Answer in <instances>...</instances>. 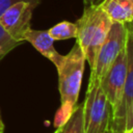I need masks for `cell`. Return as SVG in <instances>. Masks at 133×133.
<instances>
[{"label": "cell", "mask_w": 133, "mask_h": 133, "mask_svg": "<svg viewBox=\"0 0 133 133\" xmlns=\"http://www.w3.org/2000/svg\"><path fill=\"white\" fill-rule=\"evenodd\" d=\"M100 5L112 23L127 24L133 21V3L130 0H102Z\"/></svg>", "instance_id": "cell-10"}, {"label": "cell", "mask_w": 133, "mask_h": 133, "mask_svg": "<svg viewBox=\"0 0 133 133\" xmlns=\"http://www.w3.org/2000/svg\"><path fill=\"white\" fill-rule=\"evenodd\" d=\"M133 127V102L130 106V109H129V113H128V116H127V123H126V132L130 131Z\"/></svg>", "instance_id": "cell-15"}, {"label": "cell", "mask_w": 133, "mask_h": 133, "mask_svg": "<svg viewBox=\"0 0 133 133\" xmlns=\"http://www.w3.org/2000/svg\"><path fill=\"white\" fill-rule=\"evenodd\" d=\"M128 132H129V133H133V127H132V129H131L130 131H128Z\"/></svg>", "instance_id": "cell-21"}, {"label": "cell", "mask_w": 133, "mask_h": 133, "mask_svg": "<svg viewBox=\"0 0 133 133\" xmlns=\"http://www.w3.org/2000/svg\"><path fill=\"white\" fill-rule=\"evenodd\" d=\"M112 108L100 86V80L89 76L83 102L84 133H104L110 129Z\"/></svg>", "instance_id": "cell-2"}, {"label": "cell", "mask_w": 133, "mask_h": 133, "mask_svg": "<svg viewBox=\"0 0 133 133\" xmlns=\"http://www.w3.org/2000/svg\"><path fill=\"white\" fill-rule=\"evenodd\" d=\"M104 133H111V131H110V129H108V130H106Z\"/></svg>", "instance_id": "cell-20"}, {"label": "cell", "mask_w": 133, "mask_h": 133, "mask_svg": "<svg viewBox=\"0 0 133 133\" xmlns=\"http://www.w3.org/2000/svg\"><path fill=\"white\" fill-rule=\"evenodd\" d=\"M127 73V53L126 47L121 51L109 70L100 80V86L105 94L112 108V113L116 110L124 90Z\"/></svg>", "instance_id": "cell-5"}, {"label": "cell", "mask_w": 133, "mask_h": 133, "mask_svg": "<svg viewBox=\"0 0 133 133\" xmlns=\"http://www.w3.org/2000/svg\"><path fill=\"white\" fill-rule=\"evenodd\" d=\"M128 36V29L125 24L112 23L107 36L102 44L97 58L94 70L89 76L96 77L99 80L106 74L113 61L116 59L121 51L126 47Z\"/></svg>", "instance_id": "cell-3"}, {"label": "cell", "mask_w": 133, "mask_h": 133, "mask_svg": "<svg viewBox=\"0 0 133 133\" xmlns=\"http://www.w3.org/2000/svg\"><path fill=\"white\" fill-rule=\"evenodd\" d=\"M18 1H27V2H30V3L34 4L35 6H37L42 0H0V16L5 11L6 8H8L10 5H12L14 3H16Z\"/></svg>", "instance_id": "cell-14"}, {"label": "cell", "mask_w": 133, "mask_h": 133, "mask_svg": "<svg viewBox=\"0 0 133 133\" xmlns=\"http://www.w3.org/2000/svg\"><path fill=\"white\" fill-rule=\"evenodd\" d=\"M23 41L30 43L43 56L48 58L57 68L61 62L63 55L59 54L54 48V39L50 36L48 30H35L31 27L23 35Z\"/></svg>", "instance_id": "cell-8"}, {"label": "cell", "mask_w": 133, "mask_h": 133, "mask_svg": "<svg viewBox=\"0 0 133 133\" xmlns=\"http://www.w3.org/2000/svg\"><path fill=\"white\" fill-rule=\"evenodd\" d=\"M36 6L27 1H18L0 16V26L16 41L23 43V35L30 28L32 12Z\"/></svg>", "instance_id": "cell-6"}, {"label": "cell", "mask_w": 133, "mask_h": 133, "mask_svg": "<svg viewBox=\"0 0 133 133\" xmlns=\"http://www.w3.org/2000/svg\"><path fill=\"white\" fill-rule=\"evenodd\" d=\"M1 123H3V122L1 121V116H0V124H1Z\"/></svg>", "instance_id": "cell-22"}, {"label": "cell", "mask_w": 133, "mask_h": 133, "mask_svg": "<svg viewBox=\"0 0 133 133\" xmlns=\"http://www.w3.org/2000/svg\"><path fill=\"white\" fill-rule=\"evenodd\" d=\"M83 3L85 5H90L91 4V0H83Z\"/></svg>", "instance_id": "cell-19"}, {"label": "cell", "mask_w": 133, "mask_h": 133, "mask_svg": "<svg viewBox=\"0 0 133 133\" xmlns=\"http://www.w3.org/2000/svg\"><path fill=\"white\" fill-rule=\"evenodd\" d=\"M127 73L124 84V90L121 102L116 110L112 113L110 131L111 133H125L127 116L129 113L130 106L133 102V34L128 30L127 43Z\"/></svg>", "instance_id": "cell-4"}, {"label": "cell", "mask_w": 133, "mask_h": 133, "mask_svg": "<svg viewBox=\"0 0 133 133\" xmlns=\"http://www.w3.org/2000/svg\"><path fill=\"white\" fill-rule=\"evenodd\" d=\"M125 133H129V132H125Z\"/></svg>", "instance_id": "cell-24"}, {"label": "cell", "mask_w": 133, "mask_h": 133, "mask_svg": "<svg viewBox=\"0 0 133 133\" xmlns=\"http://www.w3.org/2000/svg\"><path fill=\"white\" fill-rule=\"evenodd\" d=\"M104 10L101 5H85L82 16L77 20V36L76 43L80 46L81 50L85 54V51L89 45L92 33L95 32L100 19L103 15Z\"/></svg>", "instance_id": "cell-7"}, {"label": "cell", "mask_w": 133, "mask_h": 133, "mask_svg": "<svg viewBox=\"0 0 133 133\" xmlns=\"http://www.w3.org/2000/svg\"><path fill=\"white\" fill-rule=\"evenodd\" d=\"M126 25V27H127V29L133 34V21L132 22H130V23H127V24H125Z\"/></svg>", "instance_id": "cell-16"}, {"label": "cell", "mask_w": 133, "mask_h": 133, "mask_svg": "<svg viewBox=\"0 0 133 133\" xmlns=\"http://www.w3.org/2000/svg\"><path fill=\"white\" fill-rule=\"evenodd\" d=\"M102 2V0H91V4L92 5H98Z\"/></svg>", "instance_id": "cell-17"}, {"label": "cell", "mask_w": 133, "mask_h": 133, "mask_svg": "<svg viewBox=\"0 0 133 133\" xmlns=\"http://www.w3.org/2000/svg\"><path fill=\"white\" fill-rule=\"evenodd\" d=\"M85 61L83 51L80 46L75 43L71 51L66 55H63L61 62L56 68L61 104L54 117L55 128H58L66 122L77 105Z\"/></svg>", "instance_id": "cell-1"}, {"label": "cell", "mask_w": 133, "mask_h": 133, "mask_svg": "<svg viewBox=\"0 0 133 133\" xmlns=\"http://www.w3.org/2000/svg\"><path fill=\"white\" fill-rule=\"evenodd\" d=\"M21 42L14 39L1 26H0V61L16 47H18Z\"/></svg>", "instance_id": "cell-13"}, {"label": "cell", "mask_w": 133, "mask_h": 133, "mask_svg": "<svg viewBox=\"0 0 133 133\" xmlns=\"http://www.w3.org/2000/svg\"><path fill=\"white\" fill-rule=\"evenodd\" d=\"M50 36L54 41H64L70 38H76L77 36V25L69 21H62L57 23L50 29H48Z\"/></svg>", "instance_id": "cell-12"}, {"label": "cell", "mask_w": 133, "mask_h": 133, "mask_svg": "<svg viewBox=\"0 0 133 133\" xmlns=\"http://www.w3.org/2000/svg\"><path fill=\"white\" fill-rule=\"evenodd\" d=\"M54 133H84L83 103L76 105L71 116L65 123L56 128Z\"/></svg>", "instance_id": "cell-11"}, {"label": "cell", "mask_w": 133, "mask_h": 133, "mask_svg": "<svg viewBox=\"0 0 133 133\" xmlns=\"http://www.w3.org/2000/svg\"><path fill=\"white\" fill-rule=\"evenodd\" d=\"M4 132V124L1 123L0 124V133H3Z\"/></svg>", "instance_id": "cell-18"}, {"label": "cell", "mask_w": 133, "mask_h": 133, "mask_svg": "<svg viewBox=\"0 0 133 133\" xmlns=\"http://www.w3.org/2000/svg\"><path fill=\"white\" fill-rule=\"evenodd\" d=\"M112 22L111 20L109 19V17L106 15V12L104 11L101 19H100V22L95 30V32L92 33V36L90 38V42H89V45L85 51V59L86 61L88 62L89 64V69H90V72L94 70L95 68V63H96V58H97V55H98V52L102 46V44L104 43L106 36H107V33L110 29V26H111Z\"/></svg>", "instance_id": "cell-9"}, {"label": "cell", "mask_w": 133, "mask_h": 133, "mask_svg": "<svg viewBox=\"0 0 133 133\" xmlns=\"http://www.w3.org/2000/svg\"><path fill=\"white\" fill-rule=\"evenodd\" d=\"M130 1H131V2H132V3H133V0H130Z\"/></svg>", "instance_id": "cell-23"}]
</instances>
